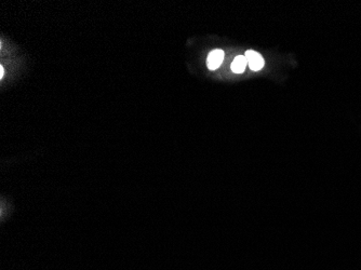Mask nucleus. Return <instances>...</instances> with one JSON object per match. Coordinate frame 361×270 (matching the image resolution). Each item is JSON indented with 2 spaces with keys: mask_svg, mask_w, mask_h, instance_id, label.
Masks as SVG:
<instances>
[{
  "mask_svg": "<svg viewBox=\"0 0 361 270\" xmlns=\"http://www.w3.org/2000/svg\"><path fill=\"white\" fill-rule=\"evenodd\" d=\"M245 56L246 59V62H248L250 69L253 70V72H259V70H261L264 67V64H265L264 59L262 58V55L258 53V52L249 50L246 52Z\"/></svg>",
  "mask_w": 361,
  "mask_h": 270,
  "instance_id": "nucleus-1",
  "label": "nucleus"
},
{
  "mask_svg": "<svg viewBox=\"0 0 361 270\" xmlns=\"http://www.w3.org/2000/svg\"><path fill=\"white\" fill-rule=\"evenodd\" d=\"M224 51L221 49H216L211 51L210 53L208 55L207 59V66L209 69L214 70L218 68L223 63V60H224Z\"/></svg>",
  "mask_w": 361,
  "mask_h": 270,
  "instance_id": "nucleus-2",
  "label": "nucleus"
},
{
  "mask_svg": "<svg viewBox=\"0 0 361 270\" xmlns=\"http://www.w3.org/2000/svg\"><path fill=\"white\" fill-rule=\"evenodd\" d=\"M246 65H248V62H246V56L238 55V56H236L234 61H232L230 67H231L232 72H234L235 74H241L245 72Z\"/></svg>",
  "mask_w": 361,
  "mask_h": 270,
  "instance_id": "nucleus-3",
  "label": "nucleus"
},
{
  "mask_svg": "<svg viewBox=\"0 0 361 270\" xmlns=\"http://www.w3.org/2000/svg\"><path fill=\"white\" fill-rule=\"evenodd\" d=\"M3 76H4V69H3L2 66H0V78L2 79Z\"/></svg>",
  "mask_w": 361,
  "mask_h": 270,
  "instance_id": "nucleus-4",
  "label": "nucleus"
}]
</instances>
